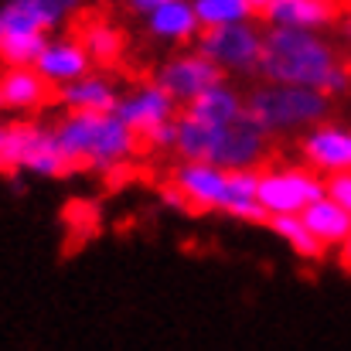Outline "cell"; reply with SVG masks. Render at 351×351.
Listing matches in <instances>:
<instances>
[{"label":"cell","mask_w":351,"mask_h":351,"mask_svg":"<svg viewBox=\"0 0 351 351\" xmlns=\"http://www.w3.org/2000/svg\"><path fill=\"white\" fill-rule=\"evenodd\" d=\"M259 75L273 86L317 89L328 99L348 93L351 86L348 69L338 62V51L331 48L328 38L290 27H266Z\"/></svg>","instance_id":"cell-1"},{"label":"cell","mask_w":351,"mask_h":351,"mask_svg":"<svg viewBox=\"0 0 351 351\" xmlns=\"http://www.w3.org/2000/svg\"><path fill=\"white\" fill-rule=\"evenodd\" d=\"M171 184L188 198V208L219 212L239 222L269 226L259 205V171H222L215 164H178Z\"/></svg>","instance_id":"cell-2"},{"label":"cell","mask_w":351,"mask_h":351,"mask_svg":"<svg viewBox=\"0 0 351 351\" xmlns=\"http://www.w3.org/2000/svg\"><path fill=\"white\" fill-rule=\"evenodd\" d=\"M55 140L69 160V167H89L96 174H117L136 154L140 136L123 126L117 113H65L55 126Z\"/></svg>","instance_id":"cell-3"},{"label":"cell","mask_w":351,"mask_h":351,"mask_svg":"<svg viewBox=\"0 0 351 351\" xmlns=\"http://www.w3.org/2000/svg\"><path fill=\"white\" fill-rule=\"evenodd\" d=\"M331 110V99L321 96L317 89H300V86H273L263 82L245 96V117L252 119L266 136L273 133H293V130H311L324 123Z\"/></svg>","instance_id":"cell-4"},{"label":"cell","mask_w":351,"mask_h":351,"mask_svg":"<svg viewBox=\"0 0 351 351\" xmlns=\"http://www.w3.org/2000/svg\"><path fill=\"white\" fill-rule=\"evenodd\" d=\"M0 171L7 174H34V178H62L69 174V160L55 140L51 126L41 123H7L0 140Z\"/></svg>","instance_id":"cell-5"},{"label":"cell","mask_w":351,"mask_h":351,"mask_svg":"<svg viewBox=\"0 0 351 351\" xmlns=\"http://www.w3.org/2000/svg\"><path fill=\"white\" fill-rule=\"evenodd\" d=\"M328 195V181L314 174L311 167H290L276 164L259 171V205L269 219L276 215H304L314 202Z\"/></svg>","instance_id":"cell-6"},{"label":"cell","mask_w":351,"mask_h":351,"mask_svg":"<svg viewBox=\"0 0 351 351\" xmlns=\"http://www.w3.org/2000/svg\"><path fill=\"white\" fill-rule=\"evenodd\" d=\"M263 34L252 21L232 24L219 31H202L195 41V51H202L208 62L222 69V75H256L263 65Z\"/></svg>","instance_id":"cell-7"},{"label":"cell","mask_w":351,"mask_h":351,"mask_svg":"<svg viewBox=\"0 0 351 351\" xmlns=\"http://www.w3.org/2000/svg\"><path fill=\"white\" fill-rule=\"evenodd\" d=\"M226 75L215 62H208L202 51H178L171 58H164L154 72V82L184 110L188 103H195L202 93H208L212 86H219Z\"/></svg>","instance_id":"cell-8"},{"label":"cell","mask_w":351,"mask_h":351,"mask_svg":"<svg viewBox=\"0 0 351 351\" xmlns=\"http://www.w3.org/2000/svg\"><path fill=\"white\" fill-rule=\"evenodd\" d=\"M266 133L252 119H239L232 126H219L212 133L208 164L222 171H259V160L266 157Z\"/></svg>","instance_id":"cell-9"},{"label":"cell","mask_w":351,"mask_h":351,"mask_svg":"<svg viewBox=\"0 0 351 351\" xmlns=\"http://www.w3.org/2000/svg\"><path fill=\"white\" fill-rule=\"evenodd\" d=\"M300 157L314 174H351V126L345 123H317L300 136Z\"/></svg>","instance_id":"cell-10"},{"label":"cell","mask_w":351,"mask_h":351,"mask_svg":"<svg viewBox=\"0 0 351 351\" xmlns=\"http://www.w3.org/2000/svg\"><path fill=\"white\" fill-rule=\"evenodd\" d=\"M117 117L123 119L126 130H133V133L143 140L150 130H157V126L178 119V103H174L157 82H140V86L119 93Z\"/></svg>","instance_id":"cell-11"},{"label":"cell","mask_w":351,"mask_h":351,"mask_svg":"<svg viewBox=\"0 0 351 351\" xmlns=\"http://www.w3.org/2000/svg\"><path fill=\"white\" fill-rule=\"evenodd\" d=\"M82 0H3V31L24 34H55L72 14H79Z\"/></svg>","instance_id":"cell-12"},{"label":"cell","mask_w":351,"mask_h":351,"mask_svg":"<svg viewBox=\"0 0 351 351\" xmlns=\"http://www.w3.org/2000/svg\"><path fill=\"white\" fill-rule=\"evenodd\" d=\"M256 14L269 21V27L314 31L321 34L338 21V0H252Z\"/></svg>","instance_id":"cell-13"},{"label":"cell","mask_w":351,"mask_h":351,"mask_svg":"<svg viewBox=\"0 0 351 351\" xmlns=\"http://www.w3.org/2000/svg\"><path fill=\"white\" fill-rule=\"evenodd\" d=\"M34 72L45 79L48 89H62V86L79 82L82 75H89L93 72V58L82 48L79 38H72V34H51L48 45H45V51H41V58L34 62Z\"/></svg>","instance_id":"cell-14"},{"label":"cell","mask_w":351,"mask_h":351,"mask_svg":"<svg viewBox=\"0 0 351 351\" xmlns=\"http://www.w3.org/2000/svg\"><path fill=\"white\" fill-rule=\"evenodd\" d=\"M58 103L65 106V113H96V117H106V113H117L119 103V89L113 79L106 75H82L79 82H69L62 89H55Z\"/></svg>","instance_id":"cell-15"},{"label":"cell","mask_w":351,"mask_h":351,"mask_svg":"<svg viewBox=\"0 0 351 351\" xmlns=\"http://www.w3.org/2000/svg\"><path fill=\"white\" fill-rule=\"evenodd\" d=\"M181 117L195 119L202 126H215V130L219 126H232L239 119H245V96L222 79L219 86H212L208 93H202L195 103H188L181 110Z\"/></svg>","instance_id":"cell-16"},{"label":"cell","mask_w":351,"mask_h":351,"mask_svg":"<svg viewBox=\"0 0 351 351\" xmlns=\"http://www.w3.org/2000/svg\"><path fill=\"white\" fill-rule=\"evenodd\" d=\"M143 27L154 41H164V45H191L202 38V24L191 0H171L157 7L150 17H143Z\"/></svg>","instance_id":"cell-17"},{"label":"cell","mask_w":351,"mask_h":351,"mask_svg":"<svg viewBox=\"0 0 351 351\" xmlns=\"http://www.w3.org/2000/svg\"><path fill=\"white\" fill-rule=\"evenodd\" d=\"M51 89L34 69H3L0 72V110L7 113H34L48 106Z\"/></svg>","instance_id":"cell-18"},{"label":"cell","mask_w":351,"mask_h":351,"mask_svg":"<svg viewBox=\"0 0 351 351\" xmlns=\"http://www.w3.org/2000/svg\"><path fill=\"white\" fill-rule=\"evenodd\" d=\"M300 222L307 226V232L314 235L324 249L328 245H345L351 239V215L338 205V202H331L328 195L321 198V202H314L304 215H300Z\"/></svg>","instance_id":"cell-19"},{"label":"cell","mask_w":351,"mask_h":351,"mask_svg":"<svg viewBox=\"0 0 351 351\" xmlns=\"http://www.w3.org/2000/svg\"><path fill=\"white\" fill-rule=\"evenodd\" d=\"M79 41L82 48L89 51L93 65H113L119 55L126 51V34L119 31L113 21H89L82 31H79Z\"/></svg>","instance_id":"cell-20"},{"label":"cell","mask_w":351,"mask_h":351,"mask_svg":"<svg viewBox=\"0 0 351 351\" xmlns=\"http://www.w3.org/2000/svg\"><path fill=\"white\" fill-rule=\"evenodd\" d=\"M202 31H219L232 24H249L256 17L252 0H191Z\"/></svg>","instance_id":"cell-21"},{"label":"cell","mask_w":351,"mask_h":351,"mask_svg":"<svg viewBox=\"0 0 351 351\" xmlns=\"http://www.w3.org/2000/svg\"><path fill=\"white\" fill-rule=\"evenodd\" d=\"M48 45V34H24V31H3L0 41V62L3 69H34Z\"/></svg>","instance_id":"cell-22"},{"label":"cell","mask_w":351,"mask_h":351,"mask_svg":"<svg viewBox=\"0 0 351 351\" xmlns=\"http://www.w3.org/2000/svg\"><path fill=\"white\" fill-rule=\"evenodd\" d=\"M269 229L280 235L300 259H321L324 245L307 232V226L300 222V215H276V219H269Z\"/></svg>","instance_id":"cell-23"},{"label":"cell","mask_w":351,"mask_h":351,"mask_svg":"<svg viewBox=\"0 0 351 351\" xmlns=\"http://www.w3.org/2000/svg\"><path fill=\"white\" fill-rule=\"evenodd\" d=\"M143 140H147L154 150H174V147H178V119H171V123H164V126L150 130Z\"/></svg>","instance_id":"cell-24"},{"label":"cell","mask_w":351,"mask_h":351,"mask_svg":"<svg viewBox=\"0 0 351 351\" xmlns=\"http://www.w3.org/2000/svg\"><path fill=\"white\" fill-rule=\"evenodd\" d=\"M328 198H331V202H338V205L351 215V174L328 178Z\"/></svg>","instance_id":"cell-25"},{"label":"cell","mask_w":351,"mask_h":351,"mask_svg":"<svg viewBox=\"0 0 351 351\" xmlns=\"http://www.w3.org/2000/svg\"><path fill=\"white\" fill-rule=\"evenodd\" d=\"M157 202H160L164 208H171V212H184V208H188V198H184L174 184H160V188H157Z\"/></svg>","instance_id":"cell-26"},{"label":"cell","mask_w":351,"mask_h":351,"mask_svg":"<svg viewBox=\"0 0 351 351\" xmlns=\"http://www.w3.org/2000/svg\"><path fill=\"white\" fill-rule=\"evenodd\" d=\"M123 3H126L130 14H136V17H150L157 7H164V3H171V0H123Z\"/></svg>","instance_id":"cell-27"},{"label":"cell","mask_w":351,"mask_h":351,"mask_svg":"<svg viewBox=\"0 0 351 351\" xmlns=\"http://www.w3.org/2000/svg\"><path fill=\"white\" fill-rule=\"evenodd\" d=\"M341 38H345V41L351 45V10L345 14V17H341Z\"/></svg>","instance_id":"cell-28"},{"label":"cell","mask_w":351,"mask_h":351,"mask_svg":"<svg viewBox=\"0 0 351 351\" xmlns=\"http://www.w3.org/2000/svg\"><path fill=\"white\" fill-rule=\"evenodd\" d=\"M341 259H345V266L351 269V239L345 242V245H341Z\"/></svg>","instance_id":"cell-29"},{"label":"cell","mask_w":351,"mask_h":351,"mask_svg":"<svg viewBox=\"0 0 351 351\" xmlns=\"http://www.w3.org/2000/svg\"><path fill=\"white\" fill-rule=\"evenodd\" d=\"M0 41H3V14H0Z\"/></svg>","instance_id":"cell-30"},{"label":"cell","mask_w":351,"mask_h":351,"mask_svg":"<svg viewBox=\"0 0 351 351\" xmlns=\"http://www.w3.org/2000/svg\"><path fill=\"white\" fill-rule=\"evenodd\" d=\"M3 130H7V123H0V140H3Z\"/></svg>","instance_id":"cell-31"},{"label":"cell","mask_w":351,"mask_h":351,"mask_svg":"<svg viewBox=\"0 0 351 351\" xmlns=\"http://www.w3.org/2000/svg\"><path fill=\"white\" fill-rule=\"evenodd\" d=\"M93 3H110V0H93Z\"/></svg>","instance_id":"cell-32"}]
</instances>
